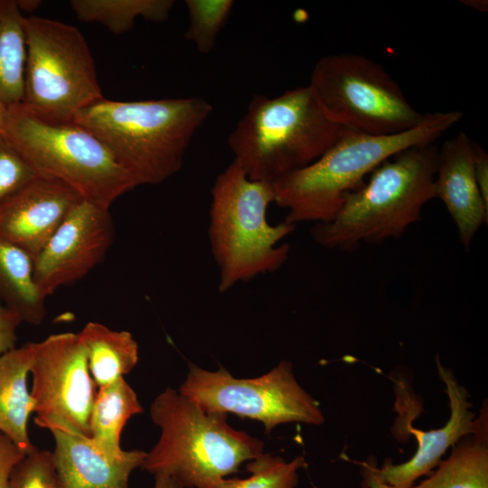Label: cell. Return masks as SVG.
<instances>
[{"label": "cell", "mask_w": 488, "mask_h": 488, "mask_svg": "<svg viewBox=\"0 0 488 488\" xmlns=\"http://www.w3.org/2000/svg\"><path fill=\"white\" fill-rule=\"evenodd\" d=\"M213 107L200 98L137 101L103 99L74 123L99 138L139 185L158 184L182 167L196 132Z\"/></svg>", "instance_id": "obj_1"}, {"label": "cell", "mask_w": 488, "mask_h": 488, "mask_svg": "<svg viewBox=\"0 0 488 488\" xmlns=\"http://www.w3.org/2000/svg\"><path fill=\"white\" fill-rule=\"evenodd\" d=\"M458 110L426 113L414 128L388 136L346 130L307 166L271 183L274 202L286 209V222H330L344 196L364 184V178L396 154L417 145L431 144L461 120Z\"/></svg>", "instance_id": "obj_2"}, {"label": "cell", "mask_w": 488, "mask_h": 488, "mask_svg": "<svg viewBox=\"0 0 488 488\" xmlns=\"http://www.w3.org/2000/svg\"><path fill=\"white\" fill-rule=\"evenodd\" d=\"M160 436L140 469L164 475L183 488H221L239 466L264 453V444L232 427L227 414L206 412L172 388L150 407Z\"/></svg>", "instance_id": "obj_3"}, {"label": "cell", "mask_w": 488, "mask_h": 488, "mask_svg": "<svg viewBox=\"0 0 488 488\" xmlns=\"http://www.w3.org/2000/svg\"><path fill=\"white\" fill-rule=\"evenodd\" d=\"M438 149L434 145L410 146L376 167L369 181L344 196L335 217L311 230L320 246L341 251L361 243L380 244L399 239L421 220L423 206L435 198Z\"/></svg>", "instance_id": "obj_4"}, {"label": "cell", "mask_w": 488, "mask_h": 488, "mask_svg": "<svg viewBox=\"0 0 488 488\" xmlns=\"http://www.w3.org/2000/svg\"><path fill=\"white\" fill-rule=\"evenodd\" d=\"M346 130L326 117L306 85L255 95L228 144L250 180L272 183L312 164Z\"/></svg>", "instance_id": "obj_5"}, {"label": "cell", "mask_w": 488, "mask_h": 488, "mask_svg": "<svg viewBox=\"0 0 488 488\" xmlns=\"http://www.w3.org/2000/svg\"><path fill=\"white\" fill-rule=\"evenodd\" d=\"M211 194L208 236L220 271L219 291L278 270L290 246L277 244L296 225L268 222L267 209L275 199L271 183L250 180L233 160L216 177Z\"/></svg>", "instance_id": "obj_6"}, {"label": "cell", "mask_w": 488, "mask_h": 488, "mask_svg": "<svg viewBox=\"0 0 488 488\" xmlns=\"http://www.w3.org/2000/svg\"><path fill=\"white\" fill-rule=\"evenodd\" d=\"M2 136L38 176L58 181L101 207L109 209L138 186L105 145L74 122L47 121L16 104L8 106Z\"/></svg>", "instance_id": "obj_7"}, {"label": "cell", "mask_w": 488, "mask_h": 488, "mask_svg": "<svg viewBox=\"0 0 488 488\" xmlns=\"http://www.w3.org/2000/svg\"><path fill=\"white\" fill-rule=\"evenodd\" d=\"M26 58L21 103L36 117L72 122L104 96L93 56L79 28L51 18L24 17Z\"/></svg>", "instance_id": "obj_8"}, {"label": "cell", "mask_w": 488, "mask_h": 488, "mask_svg": "<svg viewBox=\"0 0 488 488\" xmlns=\"http://www.w3.org/2000/svg\"><path fill=\"white\" fill-rule=\"evenodd\" d=\"M308 87L326 117L350 131L394 135L416 127L425 117L380 64L361 54L321 58Z\"/></svg>", "instance_id": "obj_9"}, {"label": "cell", "mask_w": 488, "mask_h": 488, "mask_svg": "<svg viewBox=\"0 0 488 488\" xmlns=\"http://www.w3.org/2000/svg\"><path fill=\"white\" fill-rule=\"evenodd\" d=\"M178 391L206 412L259 421L267 435L281 424L318 426L325 420L319 402L300 386L286 360L250 379L236 378L222 366L211 371L190 363Z\"/></svg>", "instance_id": "obj_10"}, {"label": "cell", "mask_w": 488, "mask_h": 488, "mask_svg": "<svg viewBox=\"0 0 488 488\" xmlns=\"http://www.w3.org/2000/svg\"><path fill=\"white\" fill-rule=\"evenodd\" d=\"M30 373L36 417L60 418L89 436L97 386L79 333H55L36 343Z\"/></svg>", "instance_id": "obj_11"}, {"label": "cell", "mask_w": 488, "mask_h": 488, "mask_svg": "<svg viewBox=\"0 0 488 488\" xmlns=\"http://www.w3.org/2000/svg\"><path fill=\"white\" fill-rule=\"evenodd\" d=\"M114 239L109 209L80 201L33 258L34 281L52 295L89 274L105 258Z\"/></svg>", "instance_id": "obj_12"}, {"label": "cell", "mask_w": 488, "mask_h": 488, "mask_svg": "<svg viewBox=\"0 0 488 488\" xmlns=\"http://www.w3.org/2000/svg\"><path fill=\"white\" fill-rule=\"evenodd\" d=\"M436 361L449 399L450 417L446 424L437 429L422 430L408 426V432L418 442L414 455L399 465L388 459L380 469L376 467L379 476L390 488H411L419 477L431 474L450 446L488 426L487 405L483 406L477 417L470 409L472 404L465 388L458 383L452 371L441 363L437 355Z\"/></svg>", "instance_id": "obj_13"}, {"label": "cell", "mask_w": 488, "mask_h": 488, "mask_svg": "<svg viewBox=\"0 0 488 488\" xmlns=\"http://www.w3.org/2000/svg\"><path fill=\"white\" fill-rule=\"evenodd\" d=\"M82 200L69 186L37 176L0 206V239L34 258Z\"/></svg>", "instance_id": "obj_14"}, {"label": "cell", "mask_w": 488, "mask_h": 488, "mask_svg": "<svg viewBox=\"0 0 488 488\" xmlns=\"http://www.w3.org/2000/svg\"><path fill=\"white\" fill-rule=\"evenodd\" d=\"M34 422L53 436V461L64 488H129L132 472L145 457L144 451L130 450L120 458H109L89 436L60 418L35 417Z\"/></svg>", "instance_id": "obj_15"}, {"label": "cell", "mask_w": 488, "mask_h": 488, "mask_svg": "<svg viewBox=\"0 0 488 488\" xmlns=\"http://www.w3.org/2000/svg\"><path fill=\"white\" fill-rule=\"evenodd\" d=\"M473 142L460 131L443 143L434 182L435 198L445 204L466 250L479 228L488 221V208L474 177Z\"/></svg>", "instance_id": "obj_16"}, {"label": "cell", "mask_w": 488, "mask_h": 488, "mask_svg": "<svg viewBox=\"0 0 488 488\" xmlns=\"http://www.w3.org/2000/svg\"><path fill=\"white\" fill-rule=\"evenodd\" d=\"M35 345L27 343L0 356V432L24 455L37 448L27 430L29 417L35 412V400L27 387Z\"/></svg>", "instance_id": "obj_17"}, {"label": "cell", "mask_w": 488, "mask_h": 488, "mask_svg": "<svg viewBox=\"0 0 488 488\" xmlns=\"http://www.w3.org/2000/svg\"><path fill=\"white\" fill-rule=\"evenodd\" d=\"M137 395L124 377L99 388L89 415V438L109 458H120L122 430L128 419L143 413Z\"/></svg>", "instance_id": "obj_18"}, {"label": "cell", "mask_w": 488, "mask_h": 488, "mask_svg": "<svg viewBox=\"0 0 488 488\" xmlns=\"http://www.w3.org/2000/svg\"><path fill=\"white\" fill-rule=\"evenodd\" d=\"M87 351L88 365L97 388L129 373L138 361V344L127 331L89 322L78 333Z\"/></svg>", "instance_id": "obj_19"}, {"label": "cell", "mask_w": 488, "mask_h": 488, "mask_svg": "<svg viewBox=\"0 0 488 488\" xmlns=\"http://www.w3.org/2000/svg\"><path fill=\"white\" fill-rule=\"evenodd\" d=\"M45 300L34 281L33 258L0 239V301L22 322L39 325L46 314Z\"/></svg>", "instance_id": "obj_20"}, {"label": "cell", "mask_w": 488, "mask_h": 488, "mask_svg": "<svg viewBox=\"0 0 488 488\" xmlns=\"http://www.w3.org/2000/svg\"><path fill=\"white\" fill-rule=\"evenodd\" d=\"M411 488H488V426L459 439L437 469Z\"/></svg>", "instance_id": "obj_21"}, {"label": "cell", "mask_w": 488, "mask_h": 488, "mask_svg": "<svg viewBox=\"0 0 488 488\" xmlns=\"http://www.w3.org/2000/svg\"><path fill=\"white\" fill-rule=\"evenodd\" d=\"M23 19L15 0H0V100L7 106L21 104L23 99Z\"/></svg>", "instance_id": "obj_22"}, {"label": "cell", "mask_w": 488, "mask_h": 488, "mask_svg": "<svg viewBox=\"0 0 488 488\" xmlns=\"http://www.w3.org/2000/svg\"><path fill=\"white\" fill-rule=\"evenodd\" d=\"M70 5L80 21L99 23L114 34L131 30L137 18L154 23L167 20L173 0H71Z\"/></svg>", "instance_id": "obj_23"}, {"label": "cell", "mask_w": 488, "mask_h": 488, "mask_svg": "<svg viewBox=\"0 0 488 488\" xmlns=\"http://www.w3.org/2000/svg\"><path fill=\"white\" fill-rule=\"evenodd\" d=\"M305 465L303 455L287 462L279 455L263 453L247 462V477H228L221 488H296L298 471Z\"/></svg>", "instance_id": "obj_24"}, {"label": "cell", "mask_w": 488, "mask_h": 488, "mask_svg": "<svg viewBox=\"0 0 488 488\" xmlns=\"http://www.w3.org/2000/svg\"><path fill=\"white\" fill-rule=\"evenodd\" d=\"M189 24L184 38L202 54L210 53L227 23L233 6L232 0H186Z\"/></svg>", "instance_id": "obj_25"}, {"label": "cell", "mask_w": 488, "mask_h": 488, "mask_svg": "<svg viewBox=\"0 0 488 488\" xmlns=\"http://www.w3.org/2000/svg\"><path fill=\"white\" fill-rule=\"evenodd\" d=\"M8 488H64L52 452L37 447L25 455L13 468Z\"/></svg>", "instance_id": "obj_26"}, {"label": "cell", "mask_w": 488, "mask_h": 488, "mask_svg": "<svg viewBox=\"0 0 488 488\" xmlns=\"http://www.w3.org/2000/svg\"><path fill=\"white\" fill-rule=\"evenodd\" d=\"M38 175L24 158L0 136V206Z\"/></svg>", "instance_id": "obj_27"}, {"label": "cell", "mask_w": 488, "mask_h": 488, "mask_svg": "<svg viewBox=\"0 0 488 488\" xmlns=\"http://www.w3.org/2000/svg\"><path fill=\"white\" fill-rule=\"evenodd\" d=\"M20 316L0 301V356L15 348Z\"/></svg>", "instance_id": "obj_28"}, {"label": "cell", "mask_w": 488, "mask_h": 488, "mask_svg": "<svg viewBox=\"0 0 488 488\" xmlns=\"http://www.w3.org/2000/svg\"><path fill=\"white\" fill-rule=\"evenodd\" d=\"M24 455L8 436L0 432V488H8L11 472Z\"/></svg>", "instance_id": "obj_29"}, {"label": "cell", "mask_w": 488, "mask_h": 488, "mask_svg": "<svg viewBox=\"0 0 488 488\" xmlns=\"http://www.w3.org/2000/svg\"><path fill=\"white\" fill-rule=\"evenodd\" d=\"M474 172L481 196L488 208V155L477 142H473Z\"/></svg>", "instance_id": "obj_30"}, {"label": "cell", "mask_w": 488, "mask_h": 488, "mask_svg": "<svg viewBox=\"0 0 488 488\" xmlns=\"http://www.w3.org/2000/svg\"><path fill=\"white\" fill-rule=\"evenodd\" d=\"M361 473L364 477L362 485L368 488H390L377 474L376 467L371 463H362Z\"/></svg>", "instance_id": "obj_31"}, {"label": "cell", "mask_w": 488, "mask_h": 488, "mask_svg": "<svg viewBox=\"0 0 488 488\" xmlns=\"http://www.w3.org/2000/svg\"><path fill=\"white\" fill-rule=\"evenodd\" d=\"M154 488H183L174 479L164 475H155Z\"/></svg>", "instance_id": "obj_32"}, {"label": "cell", "mask_w": 488, "mask_h": 488, "mask_svg": "<svg viewBox=\"0 0 488 488\" xmlns=\"http://www.w3.org/2000/svg\"><path fill=\"white\" fill-rule=\"evenodd\" d=\"M19 10L26 12L35 11L42 4L40 0H15Z\"/></svg>", "instance_id": "obj_33"}, {"label": "cell", "mask_w": 488, "mask_h": 488, "mask_svg": "<svg viewBox=\"0 0 488 488\" xmlns=\"http://www.w3.org/2000/svg\"><path fill=\"white\" fill-rule=\"evenodd\" d=\"M462 3L465 5L470 6L477 11L486 12L487 11V1L484 0H464Z\"/></svg>", "instance_id": "obj_34"}, {"label": "cell", "mask_w": 488, "mask_h": 488, "mask_svg": "<svg viewBox=\"0 0 488 488\" xmlns=\"http://www.w3.org/2000/svg\"><path fill=\"white\" fill-rule=\"evenodd\" d=\"M8 106L0 100V136L3 135Z\"/></svg>", "instance_id": "obj_35"}]
</instances>
